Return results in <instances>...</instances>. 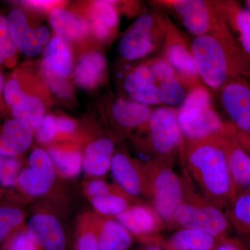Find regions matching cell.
I'll return each mask as SVG.
<instances>
[{
	"label": "cell",
	"mask_w": 250,
	"mask_h": 250,
	"mask_svg": "<svg viewBox=\"0 0 250 250\" xmlns=\"http://www.w3.org/2000/svg\"><path fill=\"white\" fill-rule=\"evenodd\" d=\"M89 200L98 214L108 218L111 217L116 218L131 206L136 204V199L126 193L117 184L111 185L108 191Z\"/></svg>",
	"instance_id": "cell-31"
},
{
	"label": "cell",
	"mask_w": 250,
	"mask_h": 250,
	"mask_svg": "<svg viewBox=\"0 0 250 250\" xmlns=\"http://www.w3.org/2000/svg\"><path fill=\"white\" fill-rule=\"evenodd\" d=\"M35 137L38 142L49 144L58 138L57 116L47 115L39 128L35 131Z\"/></svg>",
	"instance_id": "cell-38"
},
{
	"label": "cell",
	"mask_w": 250,
	"mask_h": 250,
	"mask_svg": "<svg viewBox=\"0 0 250 250\" xmlns=\"http://www.w3.org/2000/svg\"><path fill=\"white\" fill-rule=\"evenodd\" d=\"M115 154V142L108 136H102L90 141L83 152V168L87 175L100 177L111 167Z\"/></svg>",
	"instance_id": "cell-24"
},
{
	"label": "cell",
	"mask_w": 250,
	"mask_h": 250,
	"mask_svg": "<svg viewBox=\"0 0 250 250\" xmlns=\"http://www.w3.org/2000/svg\"><path fill=\"white\" fill-rule=\"evenodd\" d=\"M27 233L41 250H65L67 241L59 219L45 212L36 213L28 221Z\"/></svg>",
	"instance_id": "cell-15"
},
{
	"label": "cell",
	"mask_w": 250,
	"mask_h": 250,
	"mask_svg": "<svg viewBox=\"0 0 250 250\" xmlns=\"http://www.w3.org/2000/svg\"><path fill=\"white\" fill-rule=\"evenodd\" d=\"M56 173L47 151L36 148L29 155L27 167L18 174L16 186L29 196H43L54 187Z\"/></svg>",
	"instance_id": "cell-10"
},
{
	"label": "cell",
	"mask_w": 250,
	"mask_h": 250,
	"mask_svg": "<svg viewBox=\"0 0 250 250\" xmlns=\"http://www.w3.org/2000/svg\"><path fill=\"white\" fill-rule=\"evenodd\" d=\"M106 60L99 51H88L79 58L74 71L75 83L84 89H93L105 78Z\"/></svg>",
	"instance_id": "cell-25"
},
{
	"label": "cell",
	"mask_w": 250,
	"mask_h": 250,
	"mask_svg": "<svg viewBox=\"0 0 250 250\" xmlns=\"http://www.w3.org/2000/svg\"><path fill=\"white\" fill-rule=\"evenodd\" d=\"M217 250H248L246 247L237 238H228L222 240Z\"/></svg>",
	"instance_id": "cell-44"
},
{
	"label": "cell",
	"mask_w": 250,
	"mask_h": 250,
	"mask_svg": "<svg viewBox=\"0 0 250 250\" xmlns=\"http://www.w3.org/2000/svg\"><path fill=\"white\" fill-rule=\"evenodd\" d=\"M49 88L60 98H70L72 95V88L67 80L55 77H44Z\"/></svg>",
	"instance_id": "cell-39"
},
{
	"label": "cell",
	"mask_w": 250,
	"mask_h": 250,
	"mask_svg": "<svg viewBox=\"0 0 250 250\" xmlns=\"http://www.w3.org/2000/svg\"><path fill=\"white\" fill-rule=\"evenodd\" d=\"M191 50L202 83L216 92L237 80L250 85V57L225 22L218 30L193 39Z\"/></svg>",
	"instance_id": "cell-1"
},
{
	"label": "cell",
	"mask_w": 250,
	"mask_h": 250,
	"mask_svg": "<svg viewBox=\"0 0 250 250\" xmlns=\"http://www.w3.org/2000/svg\"><path fill=\"white\" fill-rule=\"evenodd\" d=\"M217 135L229 170L233 202L238 195L250 190V156L237 141L229 122L225 121V126Z\"/></svg>",
	"instance_id": "cell-11"
},
{
	"label": "cell",
	"mask_w": 250,
	"mask_h": 250,
	"mask_svg": "<svg viewBox=\"0 0 250 250\" xmlns=\"http://www.w3.org/2000/svg\"><path fill=\"white\" fill-rule=\"evenodd\" d=\"M58 123V138L57 139H66L71 136L76 130V124L70 118L65 116L57 117Z\"/></svg>",
	"instance_id": "cell-42"
},
{
	"label": "cell",
	"mask_w": 250,
	"mask_h": 250,
	"mask_svg": "<svg viewBox=\"0 0 250 250\" xmlns=\"http://www.w3.org/2000/svg\"><path fill=\"white\" fill-rule=\"evenodd\" d=\"M45 85L26 69H17L5 83L4 98L14 118L21 120L35 131L45 116Z\"/></svg>",
	"instance_id": "cell-5"
},
{
	"label": "cell",
	"mask_w": 250,
	"mask_h": 250,
	"mask_svg": "<svg viewBox=\"0 0 250 250\" xmlns=\"http://www.w3.org/2000/svg\"><path fill=\"white\" fill-rule=\"evenodd\" d=\"M34 31L38 41H39L42 47L48 45L51 40L50 33L49 29L45 26L39 25L34 28Z\"/></svg>",
	"instance_id": "cell-45"
},
{
	"label": "cell",
	"mask_w": 250,
	"mask_h": 250,
	"mask_svg": "<svg viewBox=\"0 0 250 250\" xmlns=\"http://www.w3.org/2000/svg\"><path fill=\"white\" fill-rule=\"evenodd\" d=\"M2 250H41L25 228H21L5 242Z\"/></svg>",
	"instance_id": "cell-36"
},
{
	"label": "cell",
	"mask_w": 250,
	"mask_h": 250,
	"mask_svg": "<svg viewBox=\"0 0 250 250\" xmlns=\"http://www.w3.org/2000/svg\"><path fill=\"white\" fill-rule=\"evenodd\" d=\"M7 19L11 38L18 52L29 57L39 55L42 47L25 13L19 8H14L10 11Z\"/></svg>",
	"instance_id": "cell-23"
},
{
	"label": "cell",
	"mask_w": 250,
	"mask_h": 250,
	"mask_svg": "<svg viewBox=\"0 0 250 250\" xmlns=\"http://www.w3.org/2000/svg\"><path fill=\"white\" fill-rule=\"evenodd\" d=\"M245 4H246L247 9L250 10V0L245 1Z\"/></svg>",
	"instance_id": "cell-48"
},
{
	"label": "cell",
	"mask_w": 250,
	"mask_h": 250,
	"mask_svg": "<svg viewBox=\"0 0 250 250\" xmlns=\"http://www.w3.org/2000/svg\"><path fill=\"white\" fill-rule=\"evenodd\" d=\"M184 171L207 200L223 209L232 202V184L218 135L184 138L179 154Z\"/></svg>",
	"instance_id": "cell-2"
},
{
	"label": "cell",
	"mask_w": 250,
	"mask_h": 250,
	"mask_svg": "<svg viewBox=\"0 0 250 250\" xmlns=\"http://www.w3.org/2000/svg\"><path fill=\"white\" fill-rule=\"evenodd\" d=\"M144 250H164L156 241L148 243Z\"/></svg>",
	"instance_id": "cell-46"
},
{
	"label": "cell",
	"mask_w": 250,
	"mask_h": 250,
	"mask_svg": "<svg viewBox=\"0 0 250 250\" xmlns=\"http://www.w3.org/2000/svg\"><path fill=\"white\" fill-rule=\"evenodd\" d=\"M221 241L203 231L181 229L166 241L164 248L165 250H217Z\"/></svg>",
	"instance_id": "cell-29"
},
{
	"label": "cell",
	"mask_w": 250,
	"mask_h": 250,
	"mask_svg": "<svg viewBox=\"0 0 250 250\" xmlns=\"http://www.w3.org/2000/svg\"><path fill=\"white\" fill-rule=\"evenodd\" d=\"M153 110L150 106L130 99L117 98L111 104L109 116L113 126L120 134L129 135L149 121Z\"/></svg>",
	"instance_id": "cell-17"
},
{
	"label": "cell",
	"mask_w": 250,
	"mask_h": 250,
	"mask_svg": "<svg viewBox=\"0 0 250 250\" xmlns=\"http://www.w3.org/2000/svg\"><path fill=\"white\" fill-rule=\"evenodd\" d=\"M34 131L21 120L6 121L0 131V155L17 157L31 147Z\"/></svg>",
	"instance_id": "cell-22"
},
{
	"label": "cell",
	"mask_w": 250,
	"mask_h": 250,
	"mask_svg": "<svg viewBox=\"0 0 250 250\" xmlns=\"http://www.w3.org/2000/svg\"><path fill=\"white\" fill-rule=\"evenodd\" d=\"M219 6L233 35L250 57V10L233 0H221Z\"/></svg>",
	"instance_id": "cell-26"
},
{
	"label": "cell",
	"mask_w": 250,
	"mask_h": 250,
	"mask_svg": "<svg viewBox=\"0 0 250 250\" xmlns=\"http://www.w3.org/2000/svg\"><path fill=\"white\" fill-rule=\"evenodd\" d=\"M49 20L57 35L67 41H82L91 31L86 18L62 7L49 13Z\"/></svg>",
	"instance_id": "cell-27"
},
{
	"label": "cell",
	"mask_w": 250,
	"mask_h": 250,
	"mask_svg": "<svg viewBox=\"0 0 250 250\" xmlns=\"http://www.w3.org/2000/svg\"><path fill=\"white\" fill-rule=\"evenodd\" d=\"M56 172L65 178L76 177L83 169V153L70 143H54L47 149Z\"/></svg>",
	"instance_id": "cell-28"
},
{
	"label": "cell",
	"mask_w": 250,
	"mask_h": 250,
	"mask_svg": "<svg viewBox=\"0 0 250 250\" xmlns=\"http://www.w3.org/2000/svg\"><path fill=\"white\" fill-rule=\"evenodd\" d=\"M139 147L152 158L172 166L183 143L177 109L166 106L153 110L149 121L137 130Z\"/></svg>",
	"instance_id": "cell-4"
},
{
	"label": "cell",
	"mask_w": 250,
	"mask_h": 250,
	"mask_svg": "<svg viewBox=\"0 0 250 250\" xmlns=\"http://www.w3.org/2000/svg\"><path fill=\"white\" fill-rule=\"evenodd\" d=\"M112 175L117 185L132 197H148V182L144 163L132 159L123 152H116L112 158Z\"/></svg>",
	"instance_id": "cell-13"
},
{
	"label": "cell",
	"mask_w": 250,
	"mask_h": 250,
	"mask_svg": "<svg viewBox=\"0 0 250 250\" xmlns=\"http://www.w3.org/2000/svg\"><path fill=\"white\" fill-rule=\"evenodd\" d=\"M224 111L236 129L250 133V85L231 81L215 92Z\"/></svg>",
	"instance_id": "cell-12"
},
{
	"label": "cell",
	"mask_w": 250,
	"mask_h": 250,
	"mask_svg": "<svg viewBox=\"0 0 250 250\" xmlns=\"http://www.w3.org/2000/svg\"><path fill=\"white\" fill-rule=\"evenodd\" d=\"M21 167V161L17 157H6L0 166V185L3 187L16 186Z\"/></svg>",
	"instance_id": "cell-37"
},
{
	"label": "cell",
	"mask_w": 250,
	"mask_h": 250,
	"mask_svg": "<svg viewBox=\"0 0 250 250\" xmlns=\"http://www.w3.org/2000/svg\"><path fill=\"white\" fill-rule=\"evenodd\" d=\"M73 57L68 42L60 36H54L43 51L41 70L44 77L67 80L71 75Z\"/></svg>",
	"instance_id": "cell-19"
},
{
	"label": "cell",
	"mask_w": 250,
	"mask_h": 250,
	"mask_svg": "<svg viewBox=\"0 0 250 250\" xmlns=\"http://www.w3.org/2000/svg\"><path fill=\"white\" fill-rule=\"evenodd\" d=\"M177 118L181 132L187 139L218 134L225 124L214 107L210 90L204 84L189 90L177 109Z\"/></svg>",
	"instance_id": "cell-6"
},
{
	"label": "cell",
	"mask_w": 250,
	"mask_h": 250,
	"mask_svg": "<svg viewBox=\"0 0 250 250\" xmlns=\"http://www.w3.org/2000/svg\"><path fill=\"white\" fill-rule=\"evenodd\" d=\"M100 250H127L132 244V235L117 220L98 217Z\"/></svg>",
	"instance_id": "cell-30"
},
{
	"label": "cell",
	"mask_w": 250,
	"mask_h": 250,
	"mask_svg": "<svg viewBox=\"0 0 250 250\" xmlns=\"http://www.w3.org/2000/svg\"><path fill=\"white\" fill-rule=\"evenodd\" d=\"M169 16L159 11L141 14L122 36L118 46L123 60L133 62L164 48Z\"/></svg>",
	"instance_id": "cell-7"
},
{
	"label": "cell",
	"mask_w": 250,
	"mask_h": 250,
	"mask_svg": "<svg viewBox=\"0 0 250 250\" xmlns=\"http://www.w3.org/2000/svg\"><path fill=\"white\" fill-rule=\"evenodd\" d=\"M4 77H3L2 74L0 72V97H1V93L4 91Z\"/></svg>",
	"instance_id": "cell-47"
},
{
	"label": "cell",
	"mask_w": 250,
	"mask_h": 250,
	"mask_svg": "<svg viewBox=\"0 0 250 250\" xmlns=\"http://www.w3.org/2000/svg\"><path fill=\"white\" fill-rule=\"evenodd\" d=\"M179 19L195 38L214 32L226 22L215 0H202L198 6Z\"/></svg>",
	"instance_id": "cell-20"
},
{
	"label": "cell",
	"mask_w": 250,
	"mask_h": 250,
	"mask_svg": "<svg viewBox=\"0 0 250 250\" xmlns=\"http://www.w3.org/2000/svg\"><path fill=\"white\" fill-rule=\"evenodd\" d=\"M123 87L130 100L150 106L162 104L156 77L146 62L126 72Z\"/></svg>",
	"instance_id": "cell-14"
},
{
	"label": "cell",
	"mask_w": 250,
	"mask_h": 250,
	"mask_svg": "<svg viewBox=\"0 0 250 250\" xmlns=\"http://www.w3.org/2000/svg\"><path fill=\"white\" fill-rule=\"evenodd\" d=\"M132 236L146 243L154 242L152 236L162 228L164 222L152 206L138 202L116 217Z\"/></svg>",
	"instance_id": "cell-16"
},
{
	"label": "cell",
	"mask_w": 250,
	"mask_h": 250,
	"mask_svg": "<svg viewBox=\"0 0 250 250\" xmlns=\"http://www.w3.org/2000/svg\"><path fill=\"white\" fill-rule=\"evenodd\" d=\"M111 185H109L102 179H96L90 181L85 184L84 187L85 195L89 200L104 192L108 191L111 188Z\"/></svg>",
	"instance_id": "cell-40"
},
{
	"label": "cell",
	"mask_w": 250,
	"mask_h": 250,
	"mask_svg": "<svg viewBox=\"0 0 250 250\" xmlns=\"http://www.w3.org/2000/svg\"><path fill=\"white\" fill-rule=\"evenodd\" d=\"M85 18L98 40L107 42L116 35L119 24V12L115 1H95L90 3Z\"/></svg>",
	"instance_id": "cell-21"
},
{
	"label": "cell",
	"mask_w": 250,
	"mask_h": 250,
	"mask_svg": "<svg viewBox=\"0 0 250 250\" xmlns=\"http://www.w3.org/2000/svg\"><path fill=\"white\" fill-rule=\"evenodd\" d=\"M6 156L0 155V166L2 164V163L4 162L5 159H6Z\"/></svg>",
	"instance_id": "cell-49"
},
{
	"label": "cell",
	"mask_w": 250,
	"mask_h": 250,
	"mask_svg": "<svg viewBox=\"0 0 250 250\" xmlns=\"http://www.w3.org/2000/svg\"><path fill=\"white\" fill-rule=\"evenodd\" d=\"M163 57L169 62L189 90L203 85L194 60L191 45L169 17Z\"/></svg>",
	"instance_id": "cell-9"
},
{
	"label": "cell",
	"mask_w": 250,
	"mask_h": 250,
	"mask_svg": "<svg viewBox=\"0 0 250 250\" xmlns=\"http://www.w3.org/2000/svg\"><path fill=\"white\" fill-rule=\"evenodd\" d=\"M22 5L27 9L42 11V12H52L53 10L62 8V2L59 1H22Z\"/></svg>",
	"instance_id": "cell-41"
},
{
	"label": "cell",
	"mask_w": 250,
	"mask_h": 250,
	"mask_svg": "<svg viewBox=\"0 0 250 250\" xmlns=\"http://www.w3.org/2000/svg\"><path fill=\"white\" fill-rule=\"evenodd\" d=\"M146 62L156 77L162 104L170 107L182 103L187 96V88L169 62L163 57L149 59Z\"/></svg>",
	"instance_id": "cell-18"
},
{
	"label": "cell",
	"mask_w": 250,
	"mask_h": 250,
	"mask_svg": "<svg viewBox=\"0 0 250 250\" xmlns=\"http://www.w3.org/2000/svg\"><path fill=\"white\" fill-rule=\"evenodd\" d=\"M184 195L169 226L191 229L208 233L218 239L229 238L231 227L228 215L206 199L194 187L184 171Z\"/></svg>",
	"instance_id": "cell-3"
},
{
	"label": "cell",
	"mask_w": 250,
	"mask_h": 250,
	"mask_svg": "<svg viewBox=\"0 0 250 250\" xmlns=\"http://www.w3.org/2000/svg\"><path fill=\"white\" fill-rule=\"evenodd\" d=\"M144 167L148 182L147 198L164 223L170 225L183 198V177H178L172 166L159 161L144 163Z\"/></svg>",
	"instance_id": "cell-8"
},
{
	"label": "cell",
	"mask_w": 250,
	"mask_h": 250,
	"mask_svg": "<svg viewBox=\"0 0 250 250\" xmlns=\"http://www.w3.org/2000/svg\"></svg>",
	"instance_id": "cell-51"
},
{
	"label": "cell",
	"mask_w": 250,
	"mask_h": 250,
	"mask_svg": "<svg viewBox=\"0 0 250 250\" xmlns=\"http://www.w3.org/2000/svg\"><path fill=\"white\" fill-rule=\"evenodd\" d=\"M227 215L238 236L237 239L250 250V190L233 200Z\"/></svg>",
	"instance_id": "cell-32"
},
{
	"label": "cell",
	"mask_w": 250,
	"mask_h": 250,
	"mask_svg": "<svg viewBox=\"0 0 250 250\" xmlns=\"http://www.w3.org/2000/svg\"><path fill=\"white\" fill-rule=\"evenodd\" d=\"M231 127H232L233 135H234L237 141L242 148L250 156V133L240 131V130L236 129L232 125H231Z\"/></svg>",
	"instance_id": "cell-43"
},
{
	"label": "cell",
	"mask_w": 250,
	"mask_h": 250,
	"mask_svg": "<svg viewBox=\"0 0 250 250\" xmlns=\"http://www.w3.org/2000/svg\"><path fill=\"white\" fill-rule=\"evenodd\" d=\"M98 217L84 214L77 227L75 250H100L98 233Z\"/></svg>",
	"instance_id": "cell-33"
},
{
	"label": "cell",
	"mask_w": 250,
	"mask_h": 250,
	"mask_svg": "<svg viewBox=\"0 0 250 250\" xmlns=\"http://www.w3.org/2000/svg\"><path fill=\"white\" fill-rule=\"evenodd\" d=\"M0 192H1V190H0Z\"/></svg>",
	"instance_id": "cell-50"
},
{
	"label": "cell",
	"mask_w": 250,
	"mask_h": 250,
	"mask_svg": "<svg viewBox=\"0 0 250 250\" xmlns=\"http://www.w3.org/2000/svg\"><path fill=\"white\" fill-rule=\"evenodd\" d=\"M18 52L11 38L7 18L0 13V64L14 66Z\"/></svg>",
	"instance_id": "cell-34"
},
{
	"label": "cell",
	"mask_w": 250,
	"mask_h": 250,
	"mask_svg": "<svg viewBox=\"0 0 250 250\" xmlns=\"http://www.w3.org/2000/svg\"><path fill=\"white\" fill-rule=\"evenodd\" d=\"M22 210L15 207H0V242L7 239L13 233L21 229L24 221Z\"/></svg>",
	"instance_id": "cell-35"
}]
</instances>
